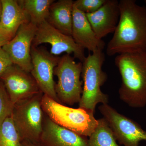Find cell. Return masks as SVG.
<instances>
[{
  "mask_svg": "<svg viewBox=\"0 0 146 146\" xmlns=\"http://www.w3.org/2000/svg\"><path fill=\"white\" fill-rule=\"evenodd\" d=\"M44 43L51 45L50 52L54 55L58 56L63 52L73 54L74 58L82 63L86 58L84 49L75 42L72 36L63 34L46 21L37 26L32 46H39Z\"/></svg>",
  "mask_w": 146,
  "mask_h": 146,
  "instance_id": "9",
  "label": "cell"
},
{
  "mask_svg": "<svg viewBox=\"0 0 146 146\" xmlns=\"http://www.w3.org/2000/svg\"><path fill=\"white\" fill-rule=\"evenodd\" d=\"M42 106L46 116L53 122L81 136L89 137L98 125L94 112L80 108L69 107L44 94Z\"/></svg>",
  "mask_w": 146,
  "mask_h": 146,
  "instance_id": "4",
  "label": "cell"
},
{
  "mask_svg": "<svg viewBox=\"0 0 146 146\" xmlns=\"http://www.w3.org/2000/svg\"><path fill=\"white\" fill-rule=\"evenodd\" d=\"M115 63L121 78L119 97L129 106H146V52L118 54Z\"/></svg>",
  "mask_w": 146,
  "mask_h": 146,
  "instance_id": "2",
  "label": "cell"
},
{
  "mask_svg": "<svg viewBox=\"0 0 146 146\" xmlns=\"http://www.w3.org/2000/svg\"><path fill=\"white\" fill-rule=\"evenodd\" d=\"M0 79L14 105L41 92L31 73L16 65L9 68Z\"/></svg>",
  "mask_w": 146,
  "mask_h": 146,
  "instance_id": "11",
  "label": "cell"
},
{
  "mask_svg": "<svg viewBox=\"0 0 146 146\" xmlns=\"http://www.w3.org/2000/svg\"><path fill=\"white\" fill-rule=\"evenodd\" d=\"M13 65L8 54L0 47V77Z\"/></svg>",
  "mask_w": 146,
  "mask_h": 146,
  "instance_id": "22",
  "label": "cell"
},
{
  "mask_svg": "<svg viewBox=\"0 0 146 146\" xmlns=\"http://www.w3.org/2000/svg\"><path fill=\"white\" fill-rule=\"evenodd\" d=\"M22 141L11 117L0 125V146H22Z\"/></svg>",
  "mask_w": 146,
  "mask_h": 146,
  "instance_id": "19",
  "label": "cell"
},
{
  "mask_svg": "<svg viewBox=\"0 0 146 146\" xmlns=\"http://www.w3.org/2000/svg\"><path fill=\"white\" fill-rule=\"evenodd\" d=\"M37 26L30 22L21 25L14 37L2 47L13 65L31 73L32 70L31 49Z\"/></svg>",
  "mask_w": 146,
  "mask_h": 146,
  "instance_id": "10",
  "label": "cell"
},
{
  "mask_svg": "<svg viewBox=\"0 0 146 146\" xmlns=\"http://www.w3.org/2000/svg\"><path fill=\"white\" fill-rule=\"evenodd\" d=\"M72 36L78 46L91 52L103 51L105 43L99 39L93 30L86 14L74 5L73 10Z\"/></svg>",
  "mask_w": 146,
  "mask_h": 146,
  "instance_id": "14",
  "label": "cell"
},
{
  "mask_svg": "<svg viewBox=\"0 0 146 146\" xmlns=\"http://www.w3.org/2000/svg\"><path fill=\"white\" fill-rule=\"evenodd\" d=\"M54 0H20L18 3L28 15L30 22L38 26L46 21Z\"/></svg>",
  "mask_w": 146,
  "mask_h": 146,
  "instance_id": "17",
  "label": "cell"
},
{
  "mask_svg": "<svg viewBox=\"0 0 146 146\" xmlns=\"http://www.w3.org/2000/svg\"><path fill=\"white\" fill-rule=\"evenodd\" d=\"M22 146H44L40 143H32L28 141H23Z\"/></svg>",
  "mask_w": 146,
  "mask_h": 146,
  "instance_id": "24",
  "label": "cell"
},
{
  "mask_svg": "<svg viewBox=\"0 0 146 146\" xmlns=\"http://www.w3.org/2000/svg\"><path fill=\"white\" fill-rule=\"evenodd\" d=\"M98 108L119 143L124 146H139L141 141H146V131L138 123L119 113L108 104H102Z\"/></svg>",
  "mask_w": 146,
  "mask_h": 146,
  "instance_id": "7",
  "label": "cell"
},
{
  "mask_svg": "<svg viewBox=\"0 0 146 146\" xmlns=\"http://www.w3.org/2000/svg\"><path fill=\"white\" fill-rule=\"evenodd\" d=\"M14 105L10 99L5 86L0 81V125L7 118L11 117Z\"/></svg>",
  "mask_w": 146,
  "mask_h": 146,
  "instance_id": "20",
  "label": "cell"
},
{
  "mask_svg": "<svg viewBox=\"0 0 146 146\" xmlns=\"http://www.w3.org/2000/svg\"><path fill=\"white\" fill-rule=\"evenodd\" d=\"M9 35L0 29V47H3L12 39Z\"/></svg>",
  "mask_w": 146,
  "mask_h": 146,
  "instance_id": "23",
  "label": "cell"
},
{
  "mask_svg": "<svg viewBox=\"0 0 146 146\" xmlns=\"http://www.w3.org/2000/svg\"><path fill=\"white\" fill-rule=\"evenodd\" d=\"M107 0H77L74 5L82 12L91 13L97 11L106 2Z\"/></svg>",
  "mask_w": 146,
  "mask_h": 146,
  "instance_id": "21",
  "label": "cell"
},
{
  "mask_svg": "<svg viewBox=\"0 0 146 146\" xmlns=\"http://www.w3.org/2000/svg\"><path fill=\"white\" fill-rule=\"evenodd\" d=\"M96 127L89 136V146H120L104 118L99 119Z\"/></svg>",
  "mask_w": 146,
  "mask_h": 146,
  "instance_id": "18",
  "label": "cell"
},
{
  "mask_svg": "<svg viewBox=\"0 0 146 146\" xmlns=\"http://www.w3.org/2000/svg\"><path fill=\"white\" fill-rule=\"evenodd\" d=\"M120 14L119 1L107 0L97 11L86 15L97 37L102 39L110 33H114Z\"/></svg>",
  "mask_w": 146,
  "mask_h": 146,
  "instance_id": "13",
  "label": "cell"
},
{
  "mask_svg": "<svg viewBox=\"0 0 146 146\" xmlns=\"http://www.w3.org/2000/svg\"><path fill=\"white\" fill-rule=\"evenodd\" d=\"M74 1L72 0H59L54 2L50 7L46 20L55 28L70 36L72 35Z\"/></svg>",
  "mask_w": 146,
  "mask_h": 146,
  "instance_id": "16",
  "label": "cell"
},
{
  "mask_svg": "<svg viewBox=\"0 0 146 146\" xmlns=\"http://www.w3.org/2000/svg\"><path fill=\"white\" fill-rule=\"evenodd\" d=\"M40 143L44 146H89L88 139L44 116Z\"/></svg>",
  "mask_w": 146,
  "mask_h": 146,
  "instance_id": "12",
  "label": "cell"
},
{
  "mask_svg": "<svg viewBox=\"0 0 146 146\" xmlns=\"http://www.w3.org/2000/svg\"><path fill=\"white\" fill-rule=\"evenodd\" d=\"M74 58L66 54L60 57L54 70L57 78L55 88L58 99L60 103L70 106L79 104L83 88L80 80L82 63H77Z\"/></svg>",
  "mask_w": 146,
  "mask_h": 146,
  "instance_id": "6",
  "label": "cell"
},
{
  "mask_svg": "<svg viewBox=\"0 0 146 146\" xmlns=\"http://www.w3.org/2000/svg\"><path fill=\"white\" fill-rule=\"evenodd\" d=\"M3 7L2 4L1 0H0V21L2 15Z\"/></svg>",
  "mask_w": 146,
  "mask_h": 146,
  "instance_id": "25",
  "label": "cell"
},
{
  "mask_svg": "<svg viewBox=\"0 0 146 146\" xmlns=\"http://www.w3.org/2000/svg\"><path fill=\"white\" fill-rule=\"evenodd\" d=\"M3 11L0 29L13 38L21 25L30 22L28 15L16 0H1Z\"/></svg>",
  "mask_w": 146,
  "mask_h": 146,
  "instance_id": "15",
  "label": "cell"
},
{
  "mask_svg": "<svg viewBox=\"0 0 146 146\" xmlns=\"http://www.w3.org/2000/svg\"><path fill=\"white\" fill-rule=\"evenodd\" d=\"M31 57L33 68L30 73L40 91L59 102L56 93V83L53 76L55 68L58 64L60 57L51 54L45 47L33 46Z\"/></svg>",
  "mask_w": 146,
  "mask_h": 146,
  "instance_id": "8",
  "label": "cell"
},
{
  "mask_svg": "<svg viewBox=\"0 0 146 146\" xmlns=\"http://www.w3.org/2000/svg\"><path fill=\"white\" fill-rule=\"evenodd\" d=\"M120 17L106 52L109 56L146 52V7L134 0L119 1Z\"/></svg>",
  "mask_w": 146,
  "mask_h": 146,
  "instance_id": "1",
  "label": "cell"
},
{
  "mask_svg": "<svg viewBox=\"0 0 146 146\" xmlns=\"http://www.w3.org/2000/svg\"><path fill=\"white\" fill-rule=\"evenodd\" d=\"M42 92L14 105L11 117L22 142L40 143L43 130L44 112Z\"/></svg>",
  "mask_w": 146,
  "mask_h": 146,
  "instance_id": "5",
  "label": "cell"
},
{
  "mask_svg": "<svg viewBox=\"0 0 146 146\" xmlns=\"http://www.w3.org/2000/svg\"><path fill=\"white\" fill-rule=\"evenodd\" d=\"M105 60L104 54L99 50L89 53L82 62L83 86L79 108L95 113L97 105L108 104V95L101 90L108 78L102 69Z\"/></svg>",
  "mask_w": 146,
  "mask_h": 146,
  "instance_id": "3",
  "label": "cell"
}]
</instances>
